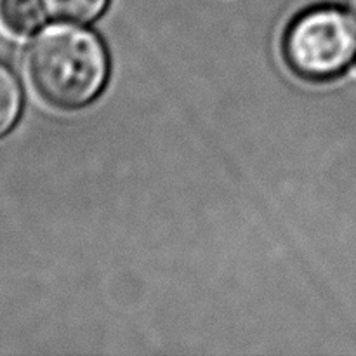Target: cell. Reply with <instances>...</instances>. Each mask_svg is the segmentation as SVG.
<instances>
[{
  "instance_id": "6da1fadb",
  "label": "cell",
  "mask_w": 356,
  "mask_h": 356,
  "mask_svg": "<svg viewBox=\"0 0 356 356\" xmlns=\"http://www.w3.org/2000/svg\"><path fill=\"white\" fill-rule=\"evenodd\" d=\"M26 73L37 96L49 106L80 110L103 92L110 58L92 31L52 24L28 49Z\"/></svg>"
},
{
  "instance_id": "7a4b0ae2",
  "label": "cell",
  "mask_w": 356,
  "mask_h": 356,
  "mask_svg": "<svg viewBox=\"0 0 356 356\" xmlns=\"http://www.w3.org/2000/svg\"><path fill=\"white\" fill-rule=\"evenodd\" d=\"M289 68L305 80L327 82L356 59V23L336 7L318 6L299 14L284 37Z\"/></svg>"
},
{
  "instance_id": "3957f363",
  "label": "cell",
  "mask_w": 356,
  "mask_h": 356,
  "mask_svg": "<svg viewBox=\"0 0 356 356\" xmlns=\"http://www.w3.org/2000/svg\"><path fill=\"white\" fill-rule=\"evenodd\" d=\"M47 17L44 0H0V24L14 37L33 35Z\"/></svg>"
},
{
  "instance_id": "277c9868",
  "label": "cell",
  "mask_w": 356,
  "mask_h": 356,
  "mask_svg": "<svg viewBox=\"0 0 356 356\" xmlns=\"http://www.w3.org/2000/svg\"><path fill=\"white\" fill-rule=\"evenodd\" d=\"M23 108V92L16 75L0 65V139L16 125Z\"/></svg>"
},
{
  "instance_id": "5b68a950",
  "label": "cell",
  "mask_w": 356,
  "mask_h": 356,
  "mask_svg": "<svg viewBox=\"0 0 356 356\" xmlns=\"http://www.w3.org/2000/svg\"><path fill=\"white\" fill-rule=\"evenodd\" d=\"M59 17L70 23H90L97 19L110 0H49Z\"/></svg>"
},
{
  "instance_id": "8992f818",
  "label": "cell",
  "mask_w": 356,
  "mask_h": 356,
  "mask_svg": "<svg viewBox=\"0 0 356 356\" xmlns=\"http://www.w3.org/2000/svg\"><path fill=\"white\" fill-rule=\"evenodd\" d=\"M344 7L348 9V13H350V16L353 17V21L356 23V0H343Z\"/></svg>"
}]
</instances>
